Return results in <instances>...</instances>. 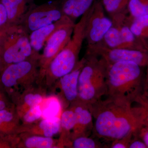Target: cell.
<instances>
[{
	"instance_id": "obj_1",
	"label": "cell",
	"mask_w": 148,
	"mask_h": 148,
	"mask_svg": "<svg viewBox=\"0 0 148 148\" xmlns=\"http://www.w3.org/2000/svg\"><path fill=\"white\" fill-rule=\"evenodd\" d=\"M122 98L107 97L88 106L94 119L93 134L112 142L135 134L143 124L137 107Z\"/></svg>"
},
{
	"instance_id": "obj_2",
	"label": "cell",
	"mask_w": 148,
	"mask_h": 148,
	"mask_svg": "<svg viewBox=\"0 0 148 148\" xmlns=\"http://www.w3.org/2000/svg\"><path fill=\"white\" fill-rule=\"evenodd\" d=\"M143 68L127 61L108 64L107 97L124 98L133 103L136 97L143 92L145 78Z\"/></svg>"
},
{
	"instance_id": "obj_3",
	"label": "cell",
	"mask_w": 148,
	"mask_h": 148,
	"mask_svg": "<svg viewBox=\"0 0 148 148\" xmlns=\"http://www.w3.org/2000/svg\"><path fill=\"white\" fill-rule=\"evenodd\" d=\"M92 7L93 5L75 24L71 39L48 66L43 79L46 87H53L59 79L71 72L79 61L80 52L85 40L86 24Z\"/></svg>"
},
{
	"instance_id": "obj_4",
	"label": "cell",
	"mask_w": 148,
	"mask_h": 148,
	"mask_svg": "<svg viewBox=\"0 0 148 148\" xmlns=\"http://www.w3.org/2000/svg\"><path fill=\"white\" fill-rule=\"evenodd\" d=\"M85 58L79 77L77 100L88 107L107 95L108 64L103 58L93 54L86 53Z\"/></svg>"
},
{
	"instance_id": "obj_5",
	"label": "cell",
	"mask_w": 148,
	"mask_h": 148,
	"mask_svg": "<svg viewBox=\"0 0 148 148\" xmlns=\"http://www.w3.org/2000/svg\"><path fill=\"white\" fill-rule=\"evenodd\" d=\"M40 54L35 53L31 58L19 63L10 64L4 69L1 84L8 90L15 89L14 99L24 90L38 83L39 75L38 60Z\"/></svg>"
},
{
	"instance_id": "obj_6",
	"label": "cell",
	"mask_w": 148,
	"mask_h": 148,
	"mask_svg": "<svg viewBox=\"0 0 148 148\" xmlns=\"http://www.w3.org/2000/svg\"><path fill=\"white\" fill-rule=\"evenodd\" d=\"M8 29L9 35L4 43L1 59L7 65L27 60L37 53L32 48L29 34L19 24Z\"/></svg>"
},
{
	"instance_id": "obj_7",
	"label": "cell",
	"mask_w": 148,
	"mask_h": 148,
	"mask_svg": "<svg viewBox=\"0 0 148 148\" xmlns=\"http://www.w3.org/2000/svg\"><path fill=\"white\" fill-rule=\"evenodd\" d=\"M75 24L73 19L65 15L62 24L47 40L43 53L40 54L39 58L38 84H43L45 73L48 66L71 39Z\"/></svg>"
},
{
	"instance_id": "obj_8",
	"label": "cell",
	"mask_w": 148,
	"mask_h": 148,
	"mask_svg": "<svg viewBox=\"0 0 148 148\" xmlns=\"http://www.w3.org/2000/svg\"><path fill=\"white\" fill-rule=\"evenodd\" d=\"M64 14L56 2L31 7L19 24L30 34L32 32L56 22Z\"/></svg>"
},
{
	"instance_id": "obj_9",
	"label": "cell",
	"mask_w": 148,
	"mask_h": 148,
	"mask_svg": "<svg viewBox=\"0 0 148 148\" xmlns=\"http://www.w3.org/2000/svg\"><path fill=\"white\" fill-rule=\"evenodd\" d=\"M86 53L103 58L108 64L132 62L143 67L148 65V51L124 48H110L102 42L88 46Z\"/></svg>"
},
{
	"instance_id": "obj_10",
	"label": "cell",
	"mask_w": 148,
	"mask_h": 148,
	"mask_svg": "<svg viewBox=\"0 0 148 148\" xmlns=\"http://www.w3.org/2000/svg\"><path fill=\"white\" fill-rule=\"evenodd\" d=\"M105 11L101 2H94L86 29L85 40L88 46L102 41L112 26V21L106 16Z\"/></svg>"
},
{
	"instance_id": "obj_11",
	"label": "cell",
	"mask_w": 148,
	"mask_h": 148,
	"mask_svg": "<svg viewBox=\"0 0 148 148\" xmlns=\"http://www.w3.org/2000/svg\"><path fill=\"white\" fill-rule=\"evenodd\" d=\"M85 62L84 57L78 61L71 72L59 79L53 86L54 88L59 89L56 95L61 101L64 110L77 100L79 77Z\"/></svg>"
},
{
	"instance_id": "obj_12",
	"label": "cell",
	"mask_w": 148,
	"mask_h": 148,
	"mask_svg": "<svg viewBox=\"0 0 148 148\" xmlns=\"http://www.w3.org/2000/svg\"><path fill=\"white\" fill-rule=\"evenodd\" d=\"M69 107L73 109L76 115V123L71 133V141L78 137L88 136L93 127V117L88 107L78 100Z\"/></svg>"
},
{
	"instance_id": "obj_13",
	"label": "cell",
	"mask_w": 148,
	"mask_h": 148,
	"mask_svg": "<svg viewBox=\"0 0 148 148\" xmlns=\"http://www.w3.org/2000/svg\"><path fill=\"white\" fill-rule=\"evenodd\" d=\"M46 89L42 85L33 86L23 91L14 100L15 109L21 118L29 109L39 105L46 97Z\"/></svg>"
},
{
	"instance_id": "obj_14",
	"label": "cell",
	"mask_w": 148,
	"mask_h": 148,
	"mask_svg": "<svg viewBox=\"0 0 148 148\" xmlns=\"http://www.w3.org/2000/svg\"><path fill=\"white\" fill-rule=\"evenodd\" d=\"M60 117L41 119L32 124L20 125L18 134L26 133L32 135H40L52 138L60 132Z\"/></svg>"
},
{
	"instance_id": "obj_15",
	"label": "cell",
	"mask_w": 148,
	"mask_h": 148,
	"mask_svg": "<svg viewBox=\"0 0 148 148\" xmlns=\"http://www.w3.org/2000/svg\"><path fill=\"white\" fill-rule=\"evenodd\" d=\"M20 121L15 107L0 111V135L3 138L17 135Z\"/></svg>"
},
{
	"instance_id": "obj_16",
	"label": "cell",
	"mask_w": 148,
	"mask_h": 148,
	"mask_svg": "<svg viewBox=\"0 0 148 148\" xmlns=\"http://www.w3.org/2000/svg\"><path fill=\"white\" fill-rule=\"evenodd\" d=\"M58 140L50 137L21 133L17 135L16 147L25 148H58Z\"/></svg>"
},
{
	"instance_id": "obj_17",
	"label": "cell",
	"mask_w": 148,
	"mask_h": 148,
	"mask_svg": "<svg viewBox=\"0 0 148 148\" xmlns=\"http://www.w3.org/2000/svg\"><path fill=\"white\" fill-rule=\"evenodd\" d=\"M65 15L58 21L37 29L29 34L30 43L34 51L39 52L44 46L47 40L64 21Z\"/></svg>"
},
{
	"instance_id": "obj_18",
	"label": "cell",
	"mask_w": 148,
	"mask_h": 148,
	"mask_svg": "<svg viewBox=\"0 0 148 148\" xmlns=\"http://www.w3.org/2000/svg\"><path fill=\"white\" fill-rule=\"evenodd\" d=\"M76 123V115L74 110L69 107L62 112L60 117V138L58 140V148L68 147L71 142V130Z\"/></svg>"
},
{
	"instance_id": "obj_19",
	"label": "cell",
	"mask_w": 148,
	"mask_h": 148,
	"mask_svg": "<svg viewBox=\"0 0 148 148\" xmlns=\"http://www.w3.org/2000/svg\"><path fill=\"white\" fill-rule=\"evenodd\" d=\"M31 0H1L8 14V21L18 24L29 10Z\"/></svg>"
},
{
	"instance_id": "obj_20",
	"label": "cell",
	"mask_w": 148,
	"mask_h": 148,
	"mask_svg": "<svg viewBox=\"0 0 148 148\" xmlns=\"http://www.w3.org/2000/svg\"><path fill=\"white\" fill-rule=\"evenodd\" d=\"M94 0H65L61 6L64 15L74 20L80 17L92 6Z\"/></svg>"
},
{
	"instance_id": "obj_21",
	"label": "cell",
	"mask_w": 148,
	"mask_h": 148,
	"mask_svg": "<svg viewBox=\"0 0 148 148\" xmlns=\"http://www.w3.org/2000/svg\"><path fill=\"white\" fill-rule=\"evenodd\" d=\"M127 22L132 33L148 48V14L127 17Z\"/></svg>"
},
{
	"instance_id": "obj_22",
	"label": "cell",
	"mask_w": 148,
	"mask_h": 148,
	"mask_svg": "<svg viewBox=\"0 0 148 148\" xmlns=\"http://www.w3.org/2000/svg\"><path fill=\"white\" fill-rule=\"evenodd\" d=\"M40 105L42 111L41 119L60 117L64 110L61 101L56 95L46 96Z\"/></svg>"
},
{
	"instance_id": "obj_23",
	"label": "cell",
	"mask_w": 148,
	"mask_h": 148,
	"mask_svg": "<svg viewBox=\"0 0 148 148\" xmlns=\"http://www.w3.org/2000/svg\"><path fill=\"white\" fill-rule=\"evenodd\" d=\"M112 27L106 33L102 41L104 45L110 48H121V35L117 24L112 21Z\"/></svg>"
},
{
	"instance_id": "obj_24",
	"label": "cell",
	"mask_w": 148,
	"mask_h": 148,
	"mask_svg": "<svg viewBox=\"0 0 148 148\" xmlns=\"http://www.w3.org/2000/svg\"><path fill=\"white\" fill-rule=\"evenodd\" d=\"M127 9L130 18L148 14V0H129Z\"/></svg>"
},
{
	"instance_id": "obj_25",
	"label": "cell",
	"mask_w": 148,
	"mask_h": 148,
	"mask_svg": "<svg viewBox=\"0 0 148 148\" xmlns=\"http://www.w3.org/2000/svg\"><path fill=\"white\" fill-rule=\"evenodd\" d=\"M128 1L129 0H102L101 3L105 10L112 16L125 12Z\"/></svg>"
},
{
	"instance_id": "obj_26",
	"label": "cell",
	"mask_w": 148,
	"mask_h": 148,
	"mask_svg": "<svg viewBox=\"0 0 148 148\" xmlns=\"http://www.w3.org/2000/svg\"><path fill=\"white\" fill-rule=\"evenodd\" d=\"M103 146L92 138L88 136H82L71 140L68 147L73 148H103Z\"/></svg>"
},
{
	"instance_id": "obj_27",
	"label": "cell",
	"mask_w": 148,
	"mask_h": 148,
	"mask_svg": "<svg viewBox=\"0 0 148 148\" xmlns=\"http://www.w3.org/2000/svg\"><path fill=\"white\" fill-rule=\"evenodd\" d=\"M42 111L40 105L33 107L27 111L20 119L21 125L32 124L38 121L42 118Z\"/></svg>"
},
{
	"instance_id": "obj_28",
	"label": "cell",
	"mask_w": 148,
	"mask_h": 148,
	"mask_svg": "<svg viewBox=\"0 0 148 148\" xmlns=\"http://www.w3.org/2000/svg\"><path fill=\"white\" fill-rule=\"evenodd\" d=\"M134 102L139 105L137 107L143 124L148 126V98L142 92L135 98Z\"/></svg>"
},
{
	"instance_id": "obj_29",
	"label": "cell",
	"mask_w": 148,
	"mask_h": 148,
	"mask_svg": "<svg viewBox=\"0 0 148 148\" xmlns=\"http://www.w3.org/2000/svg\"><path fill=\"white\" fill-rule=\"evenodd\" d=\"M134 134L125 136V137H123L119 140L112 142L110 147L112 148H128L130 143L132 140Z\"/></svg>"
},
{
	"instance_id": "obj_30",
	"label": "cell",
	"mask_w": 148,
	"mask_h": 148,
	"mask_svg": "<svg viewBox=\"0 0 148 148\" xmlns=\"http://www.w3.org/2000/svg\"><path fill=\"white\" fill-rule=\"evenodd\" d=\"M136 135L143 140L148 148V126L143 124L136 132Z\"/></svg>"
},
{
	"instance_id": "obj_31",
	"label": "cell",
	"mask_w": 148,
	"mask_h": 148,
	"mask_svg": "<svg viewBox=\"0 0 148 148\" xmlns=\"http://www.w3.org/2000/svg\"><path fill=\"white\" fill-rule=\"evenodd\" d=\"M128 148H147L145 143L137 136L136 133L133 137L129 145Z\"/></svg>"
},
{
	"instance_id": "obj_32",
	"label": "cell",
	"mask_w": 148,
	"mask_h": 148,
	"mask_svg": "<svg viewBox=\"0 0 148 148\" xmlns=\"http://www.w3.org/2000/svg\"><path fill=\"white\" fill-rule=\"evenodd\" d=\"M8 21V14L4 6L0 3V27L4 25Z\"/></svg>"
},
{
	"instance_id": "obj_33",
	"label": "cell",
	"mask_w": 148,
	"mask_h": 148,
	"mask_svg": "<svg viewBox=\"0 0 148 148\" xmlns=\"http://www.w3.org/2000/svg\"><path fill=\"white\" fill-rule=\"evenodd\" d=\"M146 68H147V70H146V73L145 74L143 93L148 98V65Z\"/></svg>"
},
{
	"instance_id": "obj_34",
	"label": "cell",
	"mask_w": 148,
	"mask_h": 148,
	"mask_svg": "<svg viewBox=\"0 0 148 148\" xmlns=\"http://www.w3.org/2000/svg\"><path fill=\"white\" fill-rule=\"evenodd\" d=\"M8 101L5 96L0 98V111L11 108L8 106Z\"/></svg>"
},
{
	"instance_id": "obj_35",
	"label": "cell",
	"mask_w": 148,
	"mask_h": 148,
	"mask_svg": "<svg viewBox=\"0 0 148 148\" xmlns=\"http://www.w3.org/2000/svg\"><path fill=\"white\" fill-rule=\"evenodd\" d=\"M5 96L4 93H3L2 91L1 88V86H0V98L3 97V96Z\"/></svg>"
},
{
	"instance_id": "obj_36",
	"label": "cell",
	"mask_w": 148,
	"mask_h": 148,
	"mask_svg": "<svg viewBox=\"0 0 148 148\" xmlns=\"http://www.w3.org/2000/svg\"><path fill=\"white\" fill-rule=\"evenodd\" d=\"M3 63V62L2 61L1 59V58H0V68H1V63Z\"/></svg>"
},
{
	"instance_id": "obj_37",
	"label": "cell",
	"mask_w": 148,
	"mask_h": 148,
	"mask_svg": "<svg viewBox=\"0 0 148 148\" xmlns=\"http://www.w3.org/2000/svg\"><path fill=\"white\" fill-rule=\"evenodd\" d=\"M0 44H1V41H0Z\"/></svg>"
}]
</instances>
